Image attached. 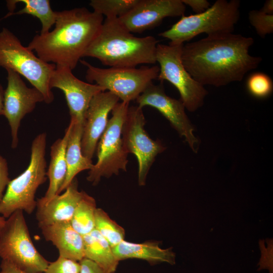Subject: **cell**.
<instances>
[{"instance_id":"cell-33","label":"cell","mask_w":273,"mask_h":273,"mask_svg":"<svg viewBox=\"0 0 273 273\" xmlns=\"http://www.w3.org/2000/svg\"><path fill=\"white\" fill-rule=\"evenodd\" d=\"M184 4L191 8L195 14H200L209 8L210 3L207 0H181Z\"/></svg>"},{"instance_id":"cell-26","label":"cell","mask_w":273,"mask_h":273,"mask_svg":"<svg viewBox=\"0 0 273 273\" xmlns=\"http://www.w3.org/2000/svg\"><path fill=\"white\" fill-rule=\"evenodd\" d=\"M139 0H92L93 12L106 18H119L131 10Z\"/></svg>"},{"instance_id":"cell-10","label":"cell","mask_w":273,"mask_h":273,"mask_svg":"<svg viewBox=\"0 0 273 273\" xmlns=\"http://www.w3.org/2000/svg\"><path fill=\"white\" fill-rule=\"evenodd\" d=\"M184 44L158 43L156 60L159 64L157 79L166 80L178 90L180 100L190 112L201 107L208 94L204 85L195 80L185 68L181 60Z\"/></svg>"},{"instance_id":"cell-2","label":"cell","mask_w":273,"mask_h":273,"mask_svg":"<svg viewBox=\"0 0 273 273\" xmlns=\"http://www.w3.org/2000/svg\"><path fill=\"white\" fill-rule=\"evenodd\" d=\"M103 16L85 7L57 11L55 28L37 34L28 48L43 61L74 69L96 38Z\"/></svg>"},{"instance_id":"cell-17","label":"cell","mask_w":273,"mask_h":273,"mask_svg":"<svg viewBox=\"0 0 273 273\" xmlns=\"http://www.w3.org/2000/svg\"><path fill=\"white\" fill-rule=\"evenodd\" d=\"M62 194H58L45 203L37 201L36 218L38 226L56 222L70 221L85 192L78 189L75 177Z\"/></svg>"},{"instance_id":"cell-29","label":"cell","mask_w":273,"mask_h":273,"mask_svg":"<svg viewBox=\"0 0 273 273\" xmlns=\"http://www.w3.org/2000/svg\"><path fill=\"white\" fill-rule=\"evenodd\" d=\"M80 264L79 261L61 256L50 262L43 273H79Z\"/></svg>"},{"instance_id":"cell-28","label":"cell","mask_w":273,"mask_h":273,"mask_svg":"<svg viewBox=\"0 0 273 273\" xmlns=\"http://www.w3.org/2000/svg\"><path fill=\"white\" fill-rule=\"evenodd\" d=\"M250 23L257 34L264 38L273 32V15H268L260 10H252L248 14Z\"/></svg>"},{"instance_id":"cell-13","label":"cell","mask_w":273,"mask_h":273,"mask_svg":"<svg viewBox=\"0 0 273 273\" xmlns=\"http://www.w3.org/2000/svg\"><path fill=\"white\" fill-rule=\"evenodd\" d=\"M162 82L158 85L151 83L135 100L138 106L143 108L149 106L157 109L195 152L198 140L185 112V107L180 100L172 98L166 94Z\"/></svg>"},{"instance_id":"cell-7","label":"cell","mask_w":273,"mask_h":273,"mask_svg":"<svg viewBox=\"0 0 273 273\" xmlns=\"http://www.w3.org/2000/svg\"><path fill=\"white\" fill-rule=\"evenodd\" d=\"M0 257L27 273H43L50 263L34 245L23 211L13 213L0 229Z\"/></svg>"},{"instance_id":"cell-37","label":"cell","mask_w":273,"mask_h":273,"mask_svg":"<svg viewBox=\"0 0 273 273\" xmlns=\"http://www.w3.org/2000/svg\"><path fill=\"white\" fill-rule=\"evenodd\" d=\"M6 221V218L0 215V229L3 226Z\"/></svg>"},{"instance_id":"cell-36","label":"cell","mask_w":273,"mask_h":273,"mask_svg":"<svg viewBox=\"0 0 273 273\" xmlns=\"http://www.w3.org/2000/svg\"><path fill=\"white\" fill-rule=\"evenodd\" d=\"M4 91L3 86L0 84V115L4 116Z\"/></svg>"},{"instance_id":"cell-3","label":"cell","mask_w":273,"mask_h":273,"mask_svg":"<svg viewBox=\"0 0 273 273\" xmlns=\"http://www.w3.org/2000/svg\"><path fill=\"white\" fill-rule=\"evenodd\" d=\"M158 41L153 36L136 37L117 18L104 20L98 35L84 57L97 59L109 67H136L156 63Z\"/></svg>"},{"instance_id":"cell-30","label":"cell","mask_w":273,"mask_h":273,"mask_svg":"<svg viewBox=\"0 0 273 273\" xmlns=\"http://www.w3.org/2000/svg\"><path fill=\"white\" fill-rule=\"evenodd\" d=\"M266 243L267 247L265 246L264 240H260L259 242L261 256L258 264V270L267 269L269 273H273L272 239H266Z\"/></svg>"},{"instance_id":"cell-24","label":"cell","mask_w":273,"mask_h":273,"mask_svg":"<svg viewBox=\"0 0 273 273\" xmlns=\"http://www.w3.org/2000/svg\"><path fill=\"white\" fill-rule=\"evenodd\" d=\"M96 209L95 199L85 192L70 221L72 228L81 235H87L95 229Z\"/></svg>"},{"instance_id":"cell-32","label":"cell","mask_w":273,"mask_h":273,"mask_svg":"<svg viewBox=\"0 0 273 273\" xmlns=\"http://www.w3.org/2000/svg\"><path fill=\"white\" fill-rule=\"evenodd\" d=\"M79 262L80 264L79 273H105L98 264L88 258L84 257Z\"/></svg>"},{"instance_id":"cell-15","label":"cell","mask_w":273,"mask_h":273,"mask_svg":"<svg viewBox=\"0 0 273 273\" xmlns=\"http://www.w3.org/2000/svg\"><path fill=\"white\" fill-rule=\"evenodd\" d=\"M51 88H57L64 93L70 118L83 123L84 116L92 99L105 90L96 84L77 78L69 68L56 65L50 79Z\"/></svg>"},{"instance_id":"cell-23","label":"cell","mask_w":273,"mask_h":273,"mask_svg":"<svg viewBox=\"0 0 273 273\" xmlns=\"http://www.w3.org/2000/svg\"><path fill=\"white\" fill-rule=\"evenodd\" d=\"M18 3L24 4V8L19 11L6 15L2 19H6L11 15L28 14L38 18L41 24L40 34H44L50 31L52 26L55 24L57 18V11L52 10L49 0H12L9 1V5L15 8Z\"/></svg>"},{"instance_id":"cell-8","label":"cell","mask_w":273,"mask_h":273,"mask_svg":"<svg viewBox=\"0 0 273 273\" xmlns=\"http://www.w3.org/2000/svg\"><path fill=\"white\" fill-rule=\"evenodd\" d=\"M129 104L118 102L111 111L112 117L97 145V161L89 170L86 179L97 185L102 177L117 175L120 170L126 171L127 155L122 139V129Z\"/></svg>"},{"instance_id":"cell-9","label":"cell","mask_w":273,"mask_h":273,"mask_svg":"<svg viewBox=\"0 0 273 273\" xmlns=\"http://www.w3.org/2000/svg\"><path fill=\"white\" fill-rule=\"evenodd\" d=\"M80 62L86 67L85 77L89 83L95 82L127 103L136 100L153 80L157 79L159 72V67L156 65L101 68L83 60Z\"/></svg>"},{"instance_id":"cell-12","label":"cell","mask_w":273,"mask_h":273,"mask_svg":"<svg viewBox=\"0 0 273 273\" xmlns=\"http://www.w3.org/2000/svg\"><path fill=\"white\" fill-rule=\"evenodd\" d=\"M8 84L4 91V116L8 121L12 136L11 147L19 143L18 130L24 116L35 109L37 103L44 101L42 94L36 88L28 87L15 71L6 69Z\"/></svg>"},{"instance_id":"cell-35","label":"cell","mask_w":273,"mask_h":273,"mask_svg":"<svg viewBox=\"0 0 273 273\" xmlns=\"http://www.w3.org/2000/svg\"><path fill=\"white\" fill-rule=\"evenodd\" d=\"M260 10L265 14L273 15V1H266Z\"/></svg>"},{"instance_id":"cell-27","label":"cell","mask_w":273,"mask_h":273,"mask_svg":"<svg viewBox=\"0 0 273 273\" xmlns=\"http://www.w3.org/2000/svg\"><path fill=\"white\" fill-rule=\"evenodd\" d=\"M249 94L257 99H264L269 96L273 90L271 79L266 74L255 72L251 74L246 82Z\"/></svg>"},{"instance_id":"cell-25","label":"cell","mask_w":273,"mask_h":273,"mask_svg":"<svg viewBox=\"0 0 273 273\" xmlns=\"http://www.w3.org/2000/svg\"><path fill=\"white\" fill-rule=\"evenodd\" d=\"M95 229L113 248L124 240V229L112 219L102 209L97 208L95 212Z\"/></svg>"},{"instance_id":"cell-16","label":"cell","mask_w":273,"mask_h":273,"mask_svg":"<svg viewBox=\"0 0 273 273\" xmlns=\"http://www.w3.org/2000/svg\"><path fill=\"white\" fill-rule=\"evenodd\" d=\"M119 101L117 97L105 91L96 95L90 102L84 116L81 142L82 153L88 159L92 160L107 127L109 114Z\"/></svg>"},{"instance_id":"cell-34","label":"cell","mask_w":273,"mask_h":273,"mask_svg":"<svg viewBox=\"0 0 273 273\" xmlns=\"http://www.w3.org/2000/svg\"><path fill=\"white\" fill-rule=\"evenodd\" d=\"M0 268V273H27L17 268L10 262L5 260H2Z\"/></svg>"},{"instance_id":"cell-4","label":"cell","mask_w":273,"mask_h":273,"mask_svg":"<svg viewBox=\"0 0 273 273\" xmlns=\"http://www.w3.org/2000/svg\"><path fill=\"white\" fill-rule=\"evenodd\" d=\"M47 134L42 132L33 140L27 168L9 182L0 203V215L6 219L18 210L31 214L36 208L35 194L48 178L45 159Z\"/></svg>"},{"instance_id":"cell-18","label":"cell","mask_w":273,"mask_h":273,"mask_svg":"<svg viewBox=\"0 0 273 273\" xmlns=\"http://www.w3.org/2000/svg\"><path fill=\"white\" fill-rule=\"evenodd\" d=\"M38 227L46 240L51 242L57 248L59 256L77 261L84 257L83 236L72 228L70 221L56 222Z\"/></svg>"},{"instance_id":"cell-31","label":"cell","mask_w":273,"mask_h":273,"mask_svg":"<svg viewBox=\"0 0 273 273\" xmlns=\"http://www.w3.org/2000/svg\"><path fill=\"white\" fill-rule=\"evenodd\" d=\"M10 180L7 161L0 154V203L4 197L5 190Z\"/></svg>"},{"instance_id":"cell-19","label":"cell","mask_w":273,"mask_h":273,"mask_svg":"<svg viewBox=\"0 0 273 273\" xmlns=\"http://www.w3.org/2000/svg\"><path fill=\"white\" fill-rule=\"evenodd\" d=\"M159 242L134 243L125 240L112 248L113 253L118 261L126 259L146 260L152 265L166 262L175 264V254L172 247L163 249Z\"/></svg>"},{"instance_id":"cell-20","label":"cell","mask_w":273,"mask_h":273,"mask_svg":"<svg viewBox=\"0 0 273 273\" xmlns=\"http://www.w3.org/2000/svg\"><path fill=\"white\" fill-rule=\"evenodd\" d=\"M70 124L71 129L66 150L67 173L58 194L66 189L77 174L83 170H89L94 165L92 160L84 157L82 153L81 142L83 123L70 118Z\"/></svg>"},{"instance_id":"cell-5","label":"cell","mask_w":273,"mask_h":273,"mask_svg":"<svg viewBox=\"0 0 273 273\" xmlns=\"http://www.w3.org/2000/svg\"><path fill=\"white\" fill-rule=\"evenodd\" d=\"M239 0H217L204 12L181 18L171 27L159 33L170 43L184 44L205 33L207 36L233 33L240 18Z\"/></svg>"},{"instance_id":"cell-21","label":"cell","mask_w":273,"mask_h":273,"mask_svg":"<svg viewBox=\"0 0 273 273\" xmlns=\"http://www.w3.org/2000/svg\"><path fill=\"white\" fill-rule=\"evenodd\" d=\"M71 129L69 123L62 138L57 139L51 146L50 162L46 175L49 180L48 190L44 196L37 201L45 203L58 195L66 176V150Z\"/></svg>"},{"instance_id":"cell-1","label":"cell","mask_w":273,"mask_h":273,"mask_svg":"<svg viewBox=\"0 0 273 273\" xmlns=\"http://www.w3.org/2000/svg\"><path fill=\"white\" fill-rule=\"evenodd\" d=\"M252 37L231 33L207 36L184 44L181 60L191 76L201 84L216 87L240 81L256 68L260 57L249 53Z\"/></svg>"},{"instance_id":"cell-6","label":"cell","mask_w":273,"mask_h":273,"mask_svg":"<svg viewBox=\"0 0 273 273\" xmlns=\"http://www.w3.org/2000/svg\"><path fill=\"white\" fill-rule=\"evenodd\" d=\"M56 66L35 56L8 28L4 27L0 31V67L23 76L42 94L47 104L54 99L50 82Z\"/></svg>"},{"instance_id":"cell-14","label":"cell","mask_w":273,"mask_h":273,"mask_svg":"<svg viewBox=\"0 0 273 273\" xmlns=\"http://www.w3.org/2000/svg\"><path fill=\"white\" fill-rule=\"evenodd\" d=\"M185 11L181 0H139L118 19L131 33H142L158 26L166 17L183 16Z\"/></svg>"},{"instance_id":"cell-22","label":"cell","mask_w":273,"mask_h":273,"mask_svg":"<svg viewBox=\"0 0 273 273\" xmlns=\"http://www.w3.org/2000/svg\"><path fill=\"white\" fill-rule=\"evenodd\" d=\"M83 237L84 257L98 264L105 273H114L119 261L107 240L95 229Z\"/></svg>"},{"instance_id":"cell-11","label":"cell","mask_w":273,"mask_h":273,"mask_svg":"<svg viewBox=\"0 0 273 273\" xmlns=\"http://www.w3.org/2000/svg\"><path fill=\"white\" fill-rule=\"evenodd\" d=\"M145 123L142 108L129 106L122 129V139L126 152L133 154L137 159L138 183L141 186L146 185L156 157L166 149L160 141L153 140L149 136L144 128Z\"/></svg>"}]
</instances>
